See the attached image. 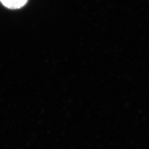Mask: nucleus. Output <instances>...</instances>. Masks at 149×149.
<instances>
[{"mask_svg":"<svg viewBox=\"0 0 149 149\" xmlns=\"http://www.w3.org/2000/svg\"><path fill=\"white\" fill-rule=\"evenodd\" d=\"M29 0H0L5 8L9 10H19L25 6Z\"/></svg>","mask_w":149,"mask_h":149,"instance_id":"1","label":"nucleus"}]
</instances>
